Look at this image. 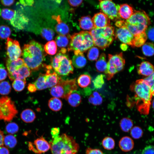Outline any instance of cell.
Segmentation results:
<instances>
[{
	"mask_svg": "<svg viewBox=\"0 0 154 154\" xmlns=\"http://www.w3.org/2000/svg\"><path fill=\"white\" fill-rule=\"evenodd\" d=\"M130 90L135 94V100L138 110L141 114H148L152 96L151 87L143 79H141L131 84Z\"/></svg>",
	"mask_w": 154,
	"mask_h": 154,
	"instance_id": "1",
	"label": "cell"
},
{
	"mask_svg": "<svg viewBox=\"0 0 154 154\" xmlns=\"http://www.w3.org/2000/svg\"><path fill=\"white\" fill-rule=\"evenodd\" d=\"M42 45L35 41L24 45L22 54L25 64L31 70H38L45 59L46 56Z\"/></svg>",
	"mask_w": 154,
	"mask_h": 154,
	"instance_id": "2",
	"label": "cell"
},
{
	"mask_svg": "<svg viewBox=\"0 0 154 154\" xmlns=\"http://www.w3.org/2000/svg\"><path fill=\"white\" fill-rule=\"evenodd\" d=\"M49 143L52 154H76L79 149L75 140L66 133L53 138Z\"/></svg>",
	"mask_w": 154,
	"mask_h": 154,
	"instance_id": "3",
	"label": "cell"
},
{
	"mask_svg": "<svg viewBox=\"0 0 154 154\" xmlns=\"http://www.w3.org/2000/svg\"><path fill=\"white\" fill-rule=\"evenodd\" d=\"M151 23L147 14L144 11L140 10L135 11L129 18L125 21L123 20L122 27H126L135 36L145 31Z\"/></svg>",
	"mask_w": 154,
	"mask_h": 154,
	"instance_id": "4",
	"label": "cell"
},
{
	"mask_svg": "<svg viewBox=\"0 0 154 154\" xmlns=\"http://www.w3.org/2000/svg\"><path fill=\"white\" fill-rule=\"evenodd\" d=\"M70 38L68 51L83 53L94 45L92 38L89 31H82L75 33L71 36Z\"/></svg>",
	"mask_w": 154,
	"mask_h": 154,
	"instance_id": "5",
	"label": "cell"
},
{
	"mask_svg": "<svg viewBox=\"0 0 154 154\" xmlns=\"http://www.w3.org/2000/svg\"><path fill=\"white\" fill-rule=\"evenodd\" d=\"M114 29L110 25L103 28H94L89 31L92 38L94 44L102 49L108 47L114 39Z\"/></svg>",
	"mask_w": 154,
	"mask_h": 154,
	"instance_id": "6",
	"label": "cell"
},
{
	"mask_svg": "<svg viewBox=\"0 0 154 154\" xmlns=\"http://www.w3.org/2000/svg\"><path fill=\"white\" fill-rule=\"evenodd\" d=\"M51 65L55 72L59 75L66 76L73 73L72 60L65 54L58 53L51 59Z\"/></svg>",
	"mask_w": 154,
	"mask_h": 154,
	"instance_id": "7",
	"label": "cell"
},
{
	"mask_svg": "<svg viewBox=\"0 0 154 154\" xmlns=\"http://www.w3.org/2000/svg\"><path fill=\"white\" fill-rule=\"evenodd\" d=\"M77 89L76 78L64 80L60 78L58 83L51 88L50 93L54 97L65 99L69 94Z\"/></svg>",
	"mask_w": 154,
	"mask_h": 154,
	"instance_id": "8",
	"label": "cell"
},
{
	"mask_svg": "<svg viewBox=\"0 0 154 154\" xmlns=\"http://www.w3.org/2000/svg\"><path fill=\"white\" fill-rule=\"evenodd\" d=\"M108 59L105 73L107 79L110 80L115 74L123 69L125 61L122 52L114 55L109 54Z\"/></svg>",
	"mask_w": 154,
	"mask_h": 154,
	"instance_id": "9",
	"label": "cell"
},
{
	"mask_svg": "<svg viewBox=\"0 0 154 154\" xmlns=\"http://www.w3.org/2000/svg\"><path fill=\"white\" fill-rule=\"evenodd\" d=\"M18 113L14 103L7 96L0 97V120L10 122Z\"/></svg>",
	"mask_w": 154,
	"mask_h": 154,
	"instance_id": "10",
	"label": "cell"
},
{
	"mask_svg": "<svg viewBox=\"0 0 154 154\" xmlns=\"http://www.w3.org/2000/svg\"><path fill=\"white\" fill-rule=\"evenodd\" d=\"M99 1V7L101 10L110 19L114 21L120 19L119 5L116 4L111 0H100Z\"/></svg>",
	"mask_w": 154,
	"mask_h": 154,
	"instance_id": "11",
	"label": "cell"
},
{
	"mask_svg": "<svg viewBox=\"0 0 154 154\" xmlns=\"http://www.w3.org/2000/svg\"><path fill=\"white\" fill-rule=\"evenodd\" d=\"M7 54L11 60H16L22 54V50L19 42L8 38L6 43Z\"/></svg>",
	"mask_w": 154,
	"mask_h": 154,
	"instance_id": "12",
	"label": "cell"
},
{
	"mask_svg": "<svg viewBox=\"0 0 154 154\" xmlns=\"http://www.w3.org/2000/svg\"><path fill=\"white\" fill-rule=\"evenodd\" d=\"M29 146L30 150L38 154L46 152L50 149L49 143L42 137L37 138L33 143L29 142Z\"/></svg>",
	"mask_w": 154,
	"mask_h": 154,
	"instance_id": "13",
	"label": "cell"
},
{
	"mask_svg": "<svg viewBox=\"0 0 154 154\" xmlns=\"http://www.w3.org/2000/svg\"><path fill=\"white\" fill-rule=\"evenodd\" d=\"M115 37L121 42L133 47L134 35L125 27L122 26L116 30Z\"/></svg>",
	"mask_w": 154,
	"mask_h": 154,
	"instance_id": "14",
	"label": "cell"
},
{
	"mask_svg": "<svg viewBox=\"0 0 154 154\" xmlns=\"http://www.w3.org/2000/svg\"><path fill=\"white\" fill-rule=\"evenodd\" d=\"M94 28H103L110 25V19L108 16L102 12L95 14L92 18Z\"/></svg>",
	"mask_w": 154,
	"mask_h": 154,
	"instance_id": "15",
	"label": "cell"
},
{
	"mask_svg": "<svg viewBox=\"0 0 154 154\" xmlns=\"http://www.w3.org/2000/svg\"><path fill=\"white\" fill-rule=\"evenodd\" d=\"M31 74V70L25 64L8 76L12 81L17 79L25 80L27 78L30 76Z\"/></svg>",
	"mask_w": 154,
	"mask_h": 154,
	"instance_id": "16",
	"label": "cell"
},
{
	"mask_svg": "<svg viewBox=\"0 0 154 154\" xmlns=\"http://www.w3.org/2000/svg\"><path fill=\"white\" fill-rule=\"evenodd\" d=\"M47 70L45 74L46 86L47 88H52L56 85L58 83L60 77L54 71L52 72V68L51 66H45Z\"/></svg>",
	"mask_w": 154,
	"mask_h": 154,
	"instance_id": "17",
	"label": "cell"
},
{
	"mask_svg": "<svg viewBox=\"0 0 154 154\" xmlns=\"http://www.w3.org/2000/svg\"><path fill=\"white\" fill-rule=\"evenodd\" d=\"M28 21V18L23 14L15 11L13 17L10 20L11 24L19 29H22Z\"/></svg>",
	"mask_w": 154,
	"mask_h": 154,
	"instance_id": "18",
	"label": "cell"
},
{
	"mask_svg": "<svg viewBox=\"0 0 154 154\" xmlns=\"http://www.w3.org/2000/svg\"><path fill=\"white\" fill-rule=\"evenodd\" d=\"M154 71L153 66L147 61L141 62L137 69V72L139 74L147 77L151 75Z\"/></svg>",
	"mask_w": 154,
	"mask_h": 154,
	"instance_id": "19",
	"label": "cell"
},
{
	"mask_svg": "<svg viewBox=\"0 0 154 154\" xmlns=\"http://www.w3.org/2000/svg\"><path fill=\"white\" fill-rule=\"evenodd\" d=\"M25 64L23 59L19 58L14 60L8 59L6 62V66L8 75Z\"/></svg>",
	"mask_w": 154,
	"mask_h": 154,
	"instance_id": "20",
	"label": "cell"
},
{
	"mask_svg": "<svg viewBox=\"0 0 154 154\" xmlns=\"http://www.w3.org/2000/svg\"><path fill=\"white\" fill-rule=\"evenodd\" d=\"M52 18L56 20L57 22L55 27L57 33L59 35L65 36L68 34L69 31V27L65 23L62 21L60 16H53Z\"/></svg>",
	"mask_w": 154,
	"mask_h": 154,
	"instance_id": "21",
	"label": "cell"
},
{
	"mask_svg": "<svg viewBox=\"0 0 154 154\" xmlns=\"http://www.w3.org/2000/svg\"><path fill=\"white\" fill-rule=\"evenodd\" d=\"M65 99L70 106L73 107L78 106L82 101V97L80 93L76 90L70 93Z\"/></svg>",
	"mask_w": 154,
	"mask_h": 154,
	"instance_id": "22",
	"label": "cell"
},
{
	"mask_svg": "<svg viewBox=\"0 0 154 154\" xmlns=\"http://www.w3.org/2000/svg\"><path fill=\"white\" fill-rule=\"evenodd\" d=\"M72 60V64L76 68H80L84 67L86 65L87 61L83 53H74Z\"/></svg>",
	"mask_w": 154,
	"mask_h": 154,
	"instance_id": "23",
	"label": "cell"
},
{
	"mask_svg": "<svg viewBox=\"0 0 154 154\" xmlns=\"http://www.w3.org/2000/svg\"><path fill=\"white\" fill-rule=\"evenodd\" d=\"M119 147L123 151L127 152L133 148L134 143L133 140L129 136H124L120 140L119 143Z\"/></svg>",
	"mask_w": 154,
	"mask_h": 154,
	"instance_id": "24",
	"label": "cell"
},
{
	"mask_svg": "<svg viewBox=\"0 0 154 154\" xmlns=\"http://www.w3.org/2000/svg\"><path fill=\"white\" fill-rule=\"evenodd\" d=\"M133 7L125 3L119 5V13L121 18L125 19L129 18L134 13Z\"/></svg>",
	"mask_w": 154,
	"mask_h": 154,
	"instance_id": "25",
	"label": "cell"
},
{
	"mask_svg": "<svg viewBox=\"0 0 154 154\" xmlns=\"http://www.w3.org/2000/svg\"><path fill=\"white\" fill-rule=\"evenodd\" d=\"M79 21L80 27L83 30L90 31L94 28L92 19L90 16L82 17Z\"/></svg>",
	"mask_w": 154,
	"mask_h": 154,
	"instance_id": "26",
	"label": "cell"
},
{
	"mask_svg": "<svg viewBox=\"0 0 154 154\" xmlns=\"http://www.w3.org/2000/svg\"><path fill=\"white\" fill-rule=\"evenodd\" d=\"M22 120L26 123L33 122L36 118L35 114L31 109H27L23 110L21 114Z\"/></svg>",
	"mask_w": 154,
	"mask_h": 154,
	"instance_id": "27",
	"label": "cell"
},
{
	"mask_svg": "<svg viewBox=\"0 0 154 154\" xmlns=\"http://www.w3.org/2000/svg\"><path fill=\"white\" fill-rule=\"evenodd\" d=\"M77 83L81 88H86L91 83V78L87 72L84 73L80 75L77 79Z\"/></svg>",
	"mask_w": 154,
	"mask_h": 154,
	"instance_id": "28",
	"label": "cell"
},
{
	"mask_svg": "<svg viewBox=\"0 0 154 154\" xmlns=\"http://www.w3.org/2000/svg\"><path fill=\"white\" fill-rule=\"evenodd\" d=\"M107 65L106 55L104 53H102L96 63V70L99 72H104L106 70Z\"/></svg>",
	"mask_w": 154,
	"mask_h": 154,
	"instance_id": "29",
	"label": "cell"
},
{
	"mask_svg": "<svg viewBox=\"0 0 154 154\" xmlns=\"http://www.w3.org/2000/svg\"><path fill=\"white\" fill-rule=\"evenodd\" d=\"M134 36L133 47L142 46L145 43L147 38L145 31Z\"/></svg>",
	"mask_w": 154,
	"mask_h": 154,
	"instance_id": "30",
	"label": "cell"
},
{
	"mask_svg": "<svg viewBox=\"0 0 154 154\" xmlns=\"http://www.w3.org/2000/svg\"><path fill=\"white\" fill-rule=\"evenodd\" d=\"M48 106L52 110L57 112L60 110L62 106V103L60 100L56 97L50 98L48 102Z\"/></svg>",
	"mask_w": 154,
	"mask_h": 154,
	"instance_id": "31",
	"label": "cell"
},
{
	"mask_svg": "<svg viewBox=\"0 0 154 154\" xmlns=\"http://www.w3.org/2000/svg\"><path fill=\"white\" fill-rule=\"evenodd\" d=\"M121 129L124 132H128L132 128L133 123L132 120L127 117H124L121 119L119 123Z\"/></svg>",
	"mask_w": 154,
	"mask_h": 154,
	"instance_id": "32",
	"label": "cell"
},
{
	"mask_svg": "<svg viewBox=\"0 0 154 154\" xmlns=\"http://www.w3.org/2000/svg\"><path fill=\"white\" fill-rule=\"evenodd\" d=\"M44 48L45 52L49 55H53L56 52V44L54 40H51L47 42Z\"/></svg>",
	"mask_w": 154,
	"mask_h": 154,
	"instance_id": "33",
	"label": "cell"
},
{
	"mask_svg": "<svg viewBox=\"0 0 154 154\" xmlns=\"http://www.w3.org/2000/svg\"><path fill=\"white\" fill-rule=\"evenodd\" d=\"M142 51L144 55L151 56L154 55V44L151 42H145L142 47Z\"/></svg>",
	"mask_w": 154,
	"mask_h": 154,
	"instance_id": "34",
	"label": "cell"
},
{
	"mask_svg": "<svg viewBox=\"0 0 154 154\" xmlns=\"http://www.w3.org/2000/svg\"><path fill=\"white\" fill-rule=\"evenodd\" d=\"M17 143V139L13 135L9 134L4 136L3 143L6 147L12 148L16 145Z\"/></svg>",
	"mask_w": 154,
	"mask_h": 154,
	"instance_id": "35",
	"label": "cell"
},
{
	"mask_svg": "<svg viewBox=\"0 0 154 154\" xmlns=\"http://www.w3.org/2000/svg\"><path fill=\"white\" fill-rule=\"evenodd\" d=\"M34 84L38 90H42L47 88L45 82V74L40 73L34 83Z\"/></svg>",
	"mask_w": 154,
	"mask_h": 154,
	"instance_id": "36",
	"label": "cell"
},
{
	"mask_svg": "<svg viewBox=\"0 0 154 154\" xmlns=\"http://www.w3.org/2000/svg\"><path fill=\"white\" fill-rule=\"evenodd\" d=\"M89 102L95 106L100 105L102 102V98L100 94L97 92H94L88 98Z\"/></svg>",
	"mask_w": 154,
	"mask_h": 154,
	"instance_id": "37",
	"label": "cell"
},
{
	"mask_svg": "<svg viewBox=\"0 0 154 154\" xmlns=\"http://www.w3.org/2000/svg\"><path fill=\"white\" fill-rule=\"evenodd\" d=\"M15 11L13 10L5 8L0 9V16L6 20L10 21L14 17Z\"/></svg>",
	"mask_w": 154,
	"mask_h": 154,
	"instance_id": "38",
	"label": "cell"
},
{
	"mask_svg": "<svg viewBox=\"0 0 154 154\" xmlns=\"http://www.w3.org/2000/svg\"><path fill=\"white\" fill-rule=\"evenodd\" d=\"M102 144L105 149L111 150L114 148L115 142L112 138L109 137H106L104 138L102 140Z\"/></svg>",
	"mask_w": 154,
	"mask_h": 154,
	"instance_id": "39",
	"label": "cell"
},
{
	"mask_svg": "<svg viewBox=\"0 0 154 154\" xmlns=\"http://www.w3.org/2000/svg\"><path fill=\"white\" fill-rule=\"evenodd\" d=\"M55 42L58 47L62 48L67 46L68 44L69 40L65 36L59 35L56 37Z\"/></svg>",
	"mask_w": 154,
	"mask_h": 154,
	"instance_id": "40",
	"label": "cell"
},
{
	"mask_svg": "<svg viewBox=\"0 0 154 154\" xmlns=\"http://www.w3.org/2000/svg\"><path fill=\"white\" fill-rule=\"evenodd\" d=\"M99 54L98 48L97 47L93 46L89 49L87 53V58L90 60H95L98 57Z\"/></svg>",
	"mask_w": 154,
	"mask_h": 154,
	"instance_id": "41",
	"label": "cell"
},
{
	"mask_svg": "<svg viewBox=\"0 0 154 154\" xmlns=\"http://www.w3.org/2000/svg\"><path fill=\"white\" fill-rule=\"evenodd\" d=\"M26 84V80L17 79L14 80L12 86L15 91L20 92L24 89Z\"/></svg>",
	"mask_w": 154,
	"mask_h": 154,
	"instance_id": "42",
	"label": "cell"
},
{
	"mask_svg": "<svg viewBox=\"0 0 154 154\" xmlns=\"http://www.w3.org/2000/svg\"><path fill=\"white\" fill-rule=\"evenodd\" d=\"M104 76L100 74L97 76L93 80L94 86L95 88L99 89L102 87L104 84Z\"/></svg>",
	"mask_w": 154,
	"mask_h": 154,
	"instance_id": "43",
	"label": "cell"
},
{
	"mask_svg": "<svg viewBox=\"0 0 154 154\" xmlns=\"http://www.w3.org/2000/svg\"><path fill=\"white\" fill-rule=\"evenodd\" d=\"M11 90V86L8 82L4 81L0 82V94L7 95L10 92Z\"/></svg>",
	"mask_w": 154,
	"mask_h": 154,
	"instance_id": "44",
	"label": "cell"
},
{
	"mask_svg": "<svg viewBox=\"0 0 154 154\" xmlns=\"http://www.w3.org/2000/svg\"><path fill=\"white\" fill-rule=\"evenodd\" d=\"M11 31L10 28L5 25L0 26V38L2 39H7L10 36Z\"/></svg>",
	"mask_w": 154,
	"mask_h": 154,
	"instance_id": "45",
	"label": "cell"
},
{
	"mask_svg": "<svg viewBox=\"0 0 154 154\" xmlns=\"http://www.w3.org/2000/svg\"><path fill=\"white\" fill-rule=\"evenodd\" d=\"M54 34L53 31L48 28H43L41 31V36L48 41L51 40L53 38Z\"/></svg>",
	"mask_w": 154,
	"mask_h": 154,
	"instance_id": "46",
	"label": "cell"
},
{
	"mask_svg": "<svg viewBox=\"0 0 154 154\" xmlns=\"http://www.w3.org/2000/svg\"><path fill=\"white\" fill-rule=\"evenodd\" d=\"M143 132L139 127L135 126L133 127L130 130V135L134 139H137L141 138L143 135Z\"/></svg>",
	"mask_w": 154,
	"mask_h": 154,
	"instance_id": "47",
	"label": "cell"
},
{
	"mask_svg": "<svg viewBox=\"0 0 154 154\" xmlns=\"http://www.w3.org/2000/svg\"><path fill=\"white\" fill-rule=\"evenodd\" d=\"M6 132L10 134H13L17 133L19 130L18 125L15 122H11L8 123L5 127Z\"/></svg>",
	"mask_w": 154,
	"mask_h": 154,
	"instance_id": "48",
	"label": "cell"
},
{
	"mask_svg": "<svg viewBox=\"0 0 154 154\" xmlns=\"http://www.w3.org/2000/svg\"><path fill=\"white\" fill-rule=\"evenodd\" d=\"M147 37L151 40L154 42V27H150L146 30Z\"/></svg>",
	"mask_w": 154,
	"mask_h": 154,
	"instance_id": "49",
	"label": "cell"
},
{
	"mask_svg": "<svg viewBox=\"0 0 154 154\" xmlns=\"http://www.w3.org/2000/svg\"><path fill=\"white\" fill-rule=\"evenodd\" d=\"M7 74V72L3 64H0V81L5 79Z\"/></svg>",
	"mask_w": 154,
	"mask_h": 154,
	"instance_id": "50",
	"label": "cell"
},
{
	"mask_svg": "<svg viewBox=\"0 0 154 154\" xmlns=\"http://www.w3.org/2000/svg\"><path fill=\"white\" fill-rule=\"evenodd\" d=\"M85 154H104L100 150L94 149L90 147L87 148Z\"/></svg>",
	"mask_w": 154,
	"mask_h": 154,
	"instance_id": "51",
	"label": "cell"
},
{
	"mask_svg": "<svg viewBox=\"0 0 154 154\" xmlns=\"http://www.w3.org/2000/svg\"><path fill=\"white\" fill-rule=\"evenodd\" d=\"M143 80L151 87L154 84V71L151 75Z\"/></svg>",
	"mask_w": 154,
	"mask_h": 154,
	"instance_id": "52",
	"label": "cell"
},
{
	"mask_svg": "<svg viewBox=\"0 0 154 154\" xmlns=\"http://www.w3.org/2000/svg\"><path fill=\"white\" fill-rule=\"evenodd\" d=\"M142 154H154V147L152 145L146 147L143 150Z\"/></svg>",
	"mask_w": 154,
	"mask_h": 154,
	"instance_id": "53",
	"label": "cell"
},
{
	"mask_svg": "<svg viewBox=\"0 0 154 154\" xmlns=\"http://www.w3.org/2000/svg\"><path fill=\"white\" fill-rule=\"evenodd\" d=\"M59 133L60 129L59 127H53L51 129V134L53 139L59 135Z\"/></svg>",
	"mask_w": 154,
	"mask_h": 154,
	"instance_id": "54",
	"label": "cell"
},
{
	"mask_svg": "<svg viewBox=\"0 0 154 154\" xmlns=\"http://www.w3.org/2000/svg\"><path fill=\"white\" fill-rule=\"evenodd\" d=\"M82 0H69L68 2L69 4L74 7H77L80 5L82 3Z\"/></svg>",
	"mask_w": 154,
	"mask_h": 154,
	"instance_id": "55",
	"label": "cell"
},
{
	"mask_svg": "<svg viewBox=\"0 0 154 154\" xmlns=\"http://www.w3.org/2000/svg\"><path fill=\"white\" fill-rule=\"evenodd\" d=\"M28 91L31 92H35L37 90L36 87L34 84H29L27 87Z\"/></svg>",
	"mask_w": 154,
	"mask_h": 154,
	"instance_id": "56",
	"label": "cell"
},
{
	"mask_svg": "<svg viewBox=\"0 0 154 154\" xmlns=\"http://www.w3.org/2000/svg\"><path fill=\"white\" fill-rule=\"evenodd\" d=\"M20 3L24 6L31 5L33 3L34 1L32 0H21Z\"/></svg>",
	"mask_w": 154,
	"mask_h": 154,
	"instance_id": "57",
	"label": "cell"
},
{
	"mask_svg": "<svg viewBox=\"0 0 154 154\" xmlns=\"http://www.w3.org/2000/svg\"><path fill=\"white\" fill-rule=\"evenodd\" d=\"M0 154H9V150L6 147L3 146H0Z\"/></svg>",
	"mask_w": 154,
	"mask_h": 154,
	"instance_id": "58",
	"label": "cell"
},
{
	"mask_svg": "<svg viewBox=\"0 0 154 154\" xmlns=\"http://www.w3.org/2000/svg\"><path fill=\"white\" fill-rule=\"evenodd\" d=\"M14 0H1V2L3 5L5 6H10L12 5L14 2Z\"/></svg>",
	"mask_w": 154,
	"mask_h": 154,
	"instance_id": "59",
	"label": "cell"
},
{
	"mask_svg": "<svg viewBox=\"0 0 154 154\" xmlns=\"http://www.w3.org/2000/svg\"><path fill=\"white\" fill-rule=\"evenodd\" d=\"M4 136L3 132L0 129V146L3 145V140Z\"/></svg>",
	"mask_w": 154,
	"mask_h": 154,
	"instance_id": "60",
	"label": "cell"
},
{
	"mask_svg": "<svg viewBox=\"0 0 154 154\" xmlns=\"http://www.w3.org/2000/svg\"><path fill=\"white\" fill-rule=\"evenodd\" d=\"M121 48L123 50H126L127 48V46L126 44L123 43L121 45Z\"/></svg>",
	"mask_w": 154,
	"mask_h": 154,
	"instance_id": "61",
	"label": "cell"
},
{
	"mask_svg": "<svg viewBox=\"0 0 154 154\" xmlns=\"http://www.w3.org/2000/svg\"><path fill=\"white\" fill-rule=\"evenodd\" d=\"M151 91L152 96H154V84L151 87Z\"/></svg>",
	"mask_w": 154,
	"mask_h": 154,
	"instance_id": "62",
	"label": "cell"
},
{
	"mask_svg": "<svg viewBox=\"0 0 154 154\" xmlns=\"http://www.w3.org/2000/svg\"><path fill=\"white\" fill-rule=\"evenodd\" d=\"M152 106L153 108L154 109V99L152 102Z\"/></svg>",
	"mask_w": 154,
	"mask_h": 154,
	"instance_id": "63",
	"label": "cell"
}]
</instances>
